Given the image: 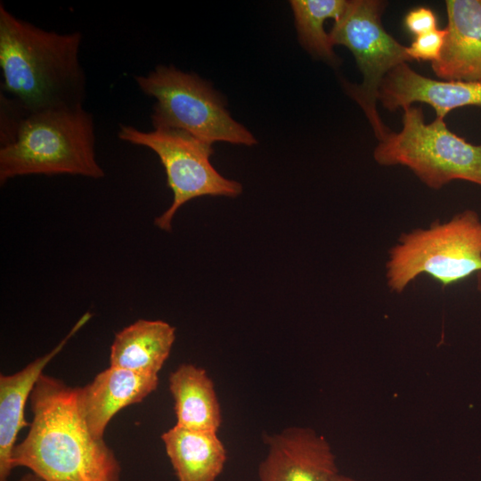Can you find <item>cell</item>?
Returning a JSON list of instances; mask_svg holds the SVG:
<instances>
[{
    "mask_svg": "<svg viewBox=\"0 0 481 481\" xmlns=\"http://www.w3.org/2000/svg\"><path fill=\"white\" fill-rule=\"evenodd\" d=\"M29 401L32 422L13 448V469L27 468L44 481H121L113 451L79 412L77 387L42 374Z\"/></svg>",
    "mask_w": 481,
    "mask_h": 481,
    "instance_id": "obj_1",
    "label": "cell"
},
{
    "mask_svg": "<svg viewBox=\"0 0 481 481\" xmlns=\"http://www.w3.org/2000/svg\"><path fill=\"white\" fill-rule=\"evenodd\" d=\"M82 34L46 30L0 4L1 91L29 113L83 104L86 77L79 61Z\"/></svg>",
    "mask_w": 481,
    "mask_h": 481,
    "instance_id": "obj_2",
    "label": "cell"
},
{
    "mask_svg": "<svg viewBox=\"0 0 481 481\" xmlns=\"http://www.w3.org/2000/svg\"><path fill=\"white\" fill-rule=\"evenodd\" d=\"M105 175L95 156L92 114L83 104L29 113L0 148V183L29 175Z\"/></svg>",
    "mask_w": 481,
    "mask_h": 481,
    "instance_id": "obj_3",
    "label": "cell"
},
{
    "mask_svg": "<svg viewBox=\"0 0 481 481\" xmlns=\"http://www.w3.org/2000/svg\"><path fill=\"white\" fill-rule=\"evenodd\" d=\"M480 271L481 219L472 209L402 233L386 263L387 284L395 293L422 273L446 287Z\"/></svg>",
    "mask_w": 481,
    "mask_h": 481,
    "instance_id": "obj_4",
    "label": "cell"
},
{
    "mask_svg": "<svg viewBox=\"0 0 481 481\" xmlns=\"http://www.w3.org/2000/svg\"><path fill=\"white\" fill-rule=\"evenodd\" d=\"M135 80L144 94L156 99L151 116L154 128L182 130L211 144L257 143L254 135L232 118L224 96L198 75L159 65Z\"/></svg>",
    "mask_w": 481,
    "mask_h": 481,
    "instance_id": "obj_5",
    "label": "cell"
},
{
    "mask_svg": "<svg viewBox=\"0 0 481 481\" xmlns=\"http://www.w3.org/2000/svg\"><path fill=\"white\" fill-rule=\"evenodd\" d=\"M403 126L390 131L373 151L381 166H404L428 187L439 190L452 180L481 185V144L452 132L444 119L425 123L421 107L404 110Z\"/></svg>",
    "mask_w": 481,
    "mask_h": 481,
    "instance_id": "obj_6",
    "label": "cell"
},
{
    "mask_svg": "<svg viewBox=\"0 0 481 481\" xmlns=\"http://www.w3.org/2000/svg\"><path fill=\"white\" fill-rule=\"evenodd\" d=\"M384 3L376 0L347 1L343 13L329 33L332 45L346 46L354 55L363 75L361 84L343 82L349 97L363 110L379 141L390 132L377 110L379 90L386 76L400 64L412 61L406 46L384 29Z\"/></svg>",
    "mask_w": 481,
    "mask_h": 481,
    "instance_id": "obj_7",
    "label": "cell"
},
{
    "mask_svg": "<svg viewBox=\"0 0 481 481\" xmlns=\"http://www.w3.org/2000/svg\"><path fill=\"white\" fill-rule=\"evenodd\" d=\"M118 137L151 149L164 167L167 185L173 192V201L154 220L155 225L164 231H171L174 216L189 200L203 196L235 198L242 192L240 183L224 177L211 164L212 144L186 132L170 128L145 132L120 125Z\"/></svg>",
    "mask_w": 481,
    "mask_h": 481,
    "instance_id": "obj_8",
    "label": "cell"
},
{
    "mask_svg": "<svg viewBox=\"0 0 481 481\" xmlns=\"http://www.w3.org/2000/svg\"><path fill=\"white\" fill-rule=\"evenodd\" d=\"M258 481H336L340 475L327 439L306 427H289L265 439Z\"/></svg>",
    "mask_w": 481,
    "mask_h": 481,
    "instance_id": "obj_9",
    "label": "cell"
},
{
    "mask_svg": "<svg viewBox=\"0 0 481 481\" xmlns=\"http://www.w3.org/2000/svg\"><path fill=\"white\" fill-rule=\"evenodd\" d=\"M379 101L389 111L412 103H427L442 118L452 110L481 106V81L436 80L413 70L407 62L400 64L384 78Z\"/></svg>",
    "mask_w": 481,
    "mask_h": 481,
    "instance_id": "obj_10",
    "label": "cell"
},
{
    "mask_svg": "<svg viewBox=\"0 0 481 481\" xmlns=\"http://www.w3.org/2000/svg\"><path fill=\"white\" fill-rule=\"evenodd\" d=\"M159 377L110 366L83 387H77L79 412L90 432L104 439L105 429L121 409L139 403L156 390Z\"/></svg>",
    "mask_w": 481,
    "mask_h": 481,
    "instance_id": "obj_11",
    "label": "cell"
},
{
    "mask_svg": "<svg viewBox=\"0 0 481 481\" xmlns=\"http://www.w3.org/2000/svg\"><path fill=\"white\" fill-rule=\"evenodd\" d=\"M445 5L444 44L432 69L441 80L481 81V0H448Z\"/></svg>",
    "mask_w": 481,
    "mask_h": 481,
    "instance_id": "obj_12",
    "label": "cell"
},
{
    "mask_svg": "<svg viewBox=\"0 0 481 481\" xmlns=\"http://www.w3.org/2000/svg\"><path fill=\"white\" fill-rule=\"evenodd\" d=\"M91 314H85L68 335L48 354L36 359L22 370L0 376V481H7L13 469L12 454L20 429L28 426L24 412L27 400L43 374L44 368L61 351L69 339L86 323Z\"/></svg>",
    "mask_w": 481,
    "mask_h": 481,
    "instance_id": "obj_13",
    "label": "cell"
},
{
    "mask_svg": "<svg viewBox=\"0 0 481 481\" xmlns=\"http://www.w3.org/2000/svg\"><path fill=\"white\" fill-rule=\"evenodd\" d=\"M177 481H216L227 461L217 432L175 425L161 435Z\"/></svg>",
    "mask_w": 481,
    "mask_h": 481,
    "instance_id": "obj_14",
    "label": "cell"
},
{
    "mask_svg": "<svg viewBox=\"0 0 481 481\" xmlns=\"http://www.w3.org/2000/svg\"><path fill=\"white\" fill-rule=\"evenodd\" d=\"M175 328L161 320L140 319L118 331L110 346V366L156 374L168 358Z\"/></svg>",
    "mask_w": 481,
    "mask_h": 481,
    "instance_id": "obj_15",
    "label": "cell"
},
{
    "mask_svg": "<svg viewBox=\"0 0 481 481\" xmlns=\"http://www.w3.org/2000/svg\"><path fill=\"white\" fill-rule=\"evenodd\" d=\"M175 425L217 432L222 414L214 383L207 371L191 363L179 365L168 378Z\"/></svg>",
    "mask_w": 481,
    "mask_h": 481,
    "instance_id": "obj_16",
    "label": "cell"
},
{
    "mask_svg": "<svg viewBox=\"0 0 481 481\" xmlns=\"http://www.w3.org/2000/svg\"><path fill=\"white\" fill-rule=\"evenodd\" d=\"M298 40L312 55L335 65L338 59L329 34L324 29L328 19L337 20L345 11L346 0H292Z\"/></svg>",
    "mask_w": 481,
    "mask_h": 481,
    "instance_id": "obj_17",
    "label": "cell"
},
{
    "mask_svg": "<svg viewBox=\"0 0 481 481\" xmlns=\"http://www.w3.org/2000/svg\"><path fill=\"white\" fill-rule=\"evenodd\" d=\"M0 142L1 146H4L15 139L21 123L29 113L3 91L0 94Z\"/></svg>",
    "mask_w": 481,
    "mask_h": 481,
    "instance_id": "obj_18",
    "label": "cell"
},
{
    "mask_svg": "<svg viewBox=\"0 0 481 481\" xmlns=\"http://www.w3.org/2000/svg\"><path fill=\"white\" fill-rule=\"evenodd\" d=\"M445 29H435L415 37L406 53L411 61L436 62L439 60L444 44Z\"/></svg>",
    "mask_w": 481,
    "mask_h": 481,
    "instance_id": "obj_19",
    "label": "cell"
},
{
    "mask_svg": "<svg viewBox=\"0 0 481 481\" xmlns=\"http://www.w3.org/2000/svg\"><path fill=\"white\" fill-rule=\"evenodd\" d=\"M406 29L418 37L436 29L437 20L435 12L428 7L411 10L404 18Z\"/></svg>",
    "mask_w": 481,
    "mask_h": 481,
    "instance_id": "obj_20",
    "label": "cell"
},
{
    "mask_svg": "<svg viewBox=\"0 0 481 481\" xmlns=\"http://www.w3.org/2000/svg\"><path fill=\"white\" fill-rule=\"evenodd\" d=\"M18 481H44L32 472L23 475Z\"/></svg>",
    "mask_w": 481,
    "mask_h": 481,
    "instance_id": "obj_21",
    "label": "cell"
},
{
    "mask_svg": "<svg viewBox=\"0 0 481 481\" xmlns=\"http://www.w3.org/2000/svg\"><path fill=\"white\" fill-rule=\"evenodd\" d=\"M336 481H363V480L355 479V478L340 474L336 479Z\"/></svg>",
    "mask_w": 481,
    "mask_h": 481,
    "instance_id": "obj_22",
    "label": "cell"
},
{
    "mask_svg": "<svg viewBox=\"0 0 481 481\" xmlns=\"http://www.w3.org/2000/svg\"><path fill=\"white\" fill-rule=\"evenodd\" d=\"M477 289L481 292V271L477 273Z\"/></svg>",
    "mask_w": 481,
    "mask_h": 481,
    "instance_id": "obj_23",
    "label": "cell"
}]
</instances>
